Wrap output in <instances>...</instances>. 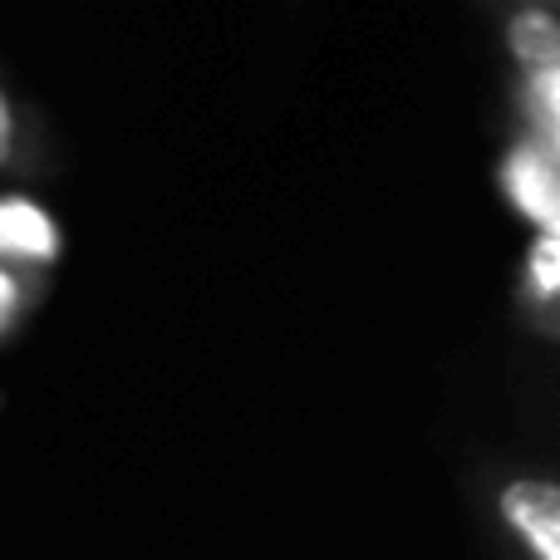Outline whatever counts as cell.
Here are the masks:
<instances>
[{"instance_id": "obj_1", "label": "cell", "mask_w": 560, "mask_h": 560, "mask_svg": "<svg viewBox=\"0 0 560 560\" xmlns=\"http://www.w3.org/2000/svg\"><path fill=\"white\" fill-rule=\"evenodd\" d=\"M502 39L522 74L526 104L546 133V148L560 153V10L546 0H512L502 20Z\"/></svg>"}, {"instance_id": "obj_2", "label": "cell", "mask_w": 560, "mask_h": 560, "mask_svg": "<svg viewBox=\"0 0 560 560\" xmlns=\"http://www.w3.org/2000/svg\"><path fill=\"white\" fill-rule=\"evenodd\" d=\"M502 522L532 560H560V482L556 477H512L497 497Z\"/></svg>"}, {"instance_id": "obj_3", "label": "cell", "mask_w": 560, "mask_h": 560, "mask_svg": "<svg viewBox=\"0 0 560 560\" xmlns=\"http://www.w3.org/2000/svg\"><path fill=\"white\" fill-rule=\"evenodd\" d=\"M506 187L526 217H536L541 226H560V153L522 143L506 158Z\"/></svg>"}, {"instance_id": "obj_4", "label": "cell", "mask_w": 560, "mask_h": 560, "mask_svg": "<svg viewBox=\"0 0 560 560\" xmlns=\"http://www.w3.org/2000/svg\"><path fill=\"white\" fill-rule=\"evenodd\" d=\"M0 256H20V261H55L59 232L49 222L45 207L25 202V197H5L0 202Z\"/></svg>"}, {"instance_id": "obj_5", "label": "cell", "mask_w": 560, "mask_h": 560, "mask_svg": "<svg viewBox=\"0 0 560 560\" xmlns=\"http://www.w3.org/2000/svg\"><path fill=\"white\" fill-rule=\"evenodd\" d=\"M10 148H15V118H10V98L0 89V163L10 158Z\"/></svg>"}, {"instance_id": "obj_6", "label": "cell", "mask_w": 560, "mask_h": 560, "mask_svg": "<svg viewBox=\"0 0 560 560\" xmlns=\"http://www.w3.org/2000/svg\"><path fill=\"white\" fill-rule=\"evenodd\" d=\"M10 310H15V280L0 271V325L10 319Z\"/></svg>"}, {"instance_id": "obj_7", "label": "cell", "mask_w": 560, "mask_h": 560, "mask_svg": "<svg viewBox=\"0 0 560 560\" xmlns=\"http://www.w3.org/2000/svg\"><path fill=\"white\" fill-rule=\"evenodd\" d=\"M546 5H560V0H546Z\"/></svg>"}]
</instances>
